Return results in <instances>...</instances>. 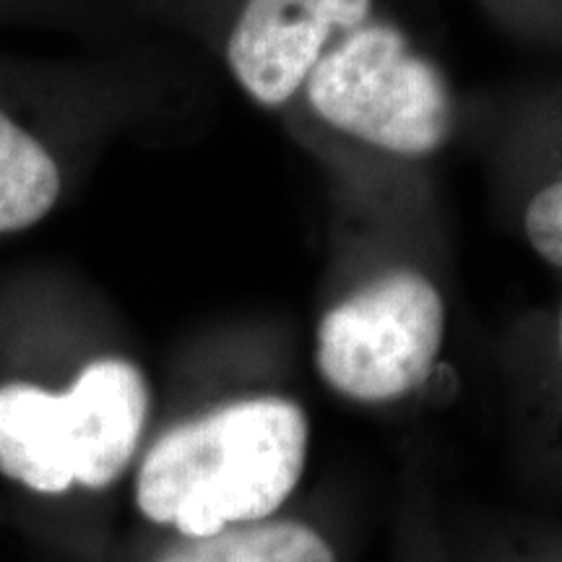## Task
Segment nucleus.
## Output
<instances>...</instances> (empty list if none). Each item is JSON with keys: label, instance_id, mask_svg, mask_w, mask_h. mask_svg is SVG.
<instances>
[{"label": "nucleus", "instance_id": "nucleus-3", "mask_svg": "<svg viewBox=\"0 0 562 562\" xmlns=\"http://www.w3.org/2000/svg\"><path fill=\"white\" fill-rule=\"evenodd\" d=\"M302 89L323 123L402 157L438 151L453 131V97L442 74L383 21L344 34Z\"/></svg>", "mask_w": 562, "mask_h": 562}, {"label": "nucleus", "instance_id": "nucleus-4", "mask_svg": "<svg viewBox=\"0 0 562 562\" xmlns=\"http://www.w3.org/2000/svg\"><path fill=\"white\" fill-rule=\"evenodd\" d=\"M446 339V302L425 273L393 269L321 318L315 368L336 393L396 402L425 383Z\"/></svg>", "mask_w": 562, "mask_h": 562}, {"label": "nucleus", "instance_id": "nucleus-9", "mask_svg": "<svg viewBox=\"0 0 562 562\" xmlns=\"http://www.w3.org/2000/svg\"><path fill=\"white\" fill-rule=\"evenodd\" d=\"M558 347H560V357H562V311H560V323H558Z\"/></svg>", "mask_w": 562, "mask_h": 562}, {"label": "nucleus", "instance_id": "nucleus-7", "mask_svg": "<svg viewBox=\"0 0 562 562\" xmlns=\"http://www.w3.org/2000/svg\"><path fill=\"white\" fill-rule=\"evenodd\" d=\"M60 195V170L50 151L0 110V235L30 229Z\"/></svg>", "mask_w": 562, "mask_h": 562}, {"label": "nucleus", "instance_id": "nucleus-1", "mask_svg": "<svg viewBox=\"0 0 562 562\" xmlns=\"http://www.w3.org/2000/svg\"><path fill=\"white\" fill-rule=\"evenodd\" d=\"M311 425L300 404L256 396L167 430L140 461L136 503L180 537L273 516L300 484Z\"/></svg>", "mask_w": 562, "mask_h": 562}, {"label": "nucleus", "instance_id": "nucleus-8", "mask_svg": "<svg viewBox=\"0 0 562 562\" xmlns=\"http://www.w3.org/2000/svg\"><path fill=\"white\" fill-rule=\"evenodd\" d=\"M524 227L537 256L554 269H562V180L533 193L526 206Z\"/></svg>", "mask_w": 562, "mask_h": 562}, {"label": "nucleus", "instance_id": "nucleus-2", "mask_svg": "<svg viewBox=\"0 0 562 562\" xmlns=\"http://www.w3.org/2000/svg\"><path fill=\"white\" fill-rule=\"evenodd\" d=\"M149 417V383L121 357L94 360L66 393L0 385V474L42 495L121 480Z\"/></svg>", "mask_w": 562, "mask_h": 562}, {"label": "nucleus", "instance_id": "nucleus-6", "mask_svg": "<svg viewBox=\"0 0 562 562\" xmlns=\"http://www.w3.org/2000/svg\"><path fill=\"white\" fill-rule=\"evenodd\" d=\"M157 562H336V558L311 526L258 521L229 526L211 537H182Z\"/></svg>", "mask_w": 562, "mask_h": 562}, {"label": "nucleus", "instance_id": "nucleus-5", "mask_svg": "<svg viewBox=\"0 0 562 562\" xmlns=\"http://www.w3.org/2000/svg\"><path fill=\"white\" fill-rule=\"evenodd\" d=\"M375 0H245L227 40V63L245 94L281 108L344 34L370 21Z\"/></svg>", "mask_w": 562, "mask_h": 562}]
</instances>
